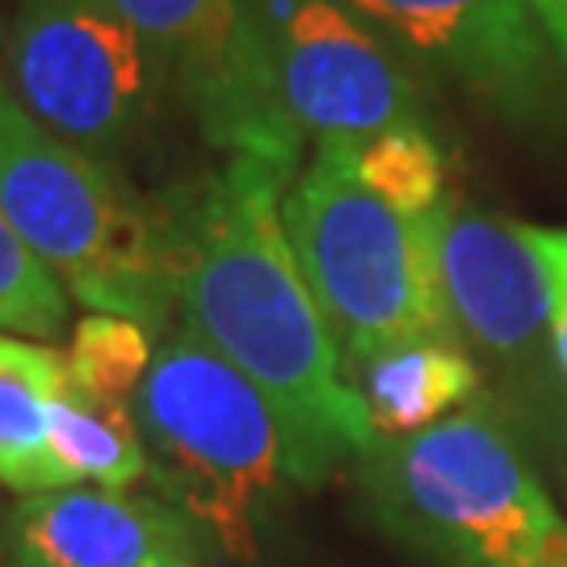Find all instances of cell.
<instances>
[{
	"instance_id": "21",
	"label": "cell",
	"mask_w": 567,
	"mask_h": 567,
	"mask_svg": "<svg viewBox=\"0 0 567 567\" xmlns=\"http://www.w3.org/2000/svg\"><path fill=\"white\" fill-rule=\"evenodd\" d=\"M4 550H9V522H0V559H4Z\"/></svg>"
},
{
	"instance_id": "6",
	"label": "cell",
	"mask_w": 567,
	"mask_h": 567,
	"mask_svg": "<svg viewBox=\"0 0 567 567\" xmlns=\"http://www.w3.org/2000/svg\"><path fill=\"white\" fill-rule=\"evenodd\" d=\"M0 72L51 135L110 168L164 93L152 51L105 0H21L0 42Z\"/></svg>"
},
{
	"instance_id": "5",
	"label": "cell",
	"mask_w": 567,
	"mask_h": 567,
	"mask_svg": "<svg viewBox=\"0 0 567 567\" xmlns=\"http://www.w3.org/2000/svg\"><path fill=\"white\" fill-rule=\"evenodd\" d=\"M358 463L379 517L446 567H543L567 529L492 408L379 437Z\"/></svg>"
},
{
	"instance_id": "16",
	"label": "cell",
	"mask_w": 567,
	"mask_h": 567,
	"mask_svg": "<svg viewBox=\"0 0 567 567\" xmlns=\"http://www.w3.org/2000/svg\"><path fill=\"white\" fill-rule=\"evenodd\" d=\"M353 164L358 177L404 215H433L446 203V164L425 126H395L358 143Z\"/></svg>"
},
{
	"instance_id": "20",
	"label": "cell",
	"mask_w": 567,
	"mask_h": 567,
	"mask_svg": "<svg viewBox=\"0 0 567 567\" xmlns=\"http://www.w3.org/2000/svg\"><path fill=\"white\" fill-rule=\"evenodd\" d=\"M543 567H567V529L550 543L547 559H543Z\"/></svg>"
},
{
	"instance_id": "1",
	"label": "cell",
	"mask_w": 567,
	"mask_h": 567,
	"mask_svg": "<svg viewBox=\"0 0 567 567\" xmlns=\"http://www.w3.org/2000/svg\"><path fill=\"white\" fill-rule=\"evenodd\" d=\"M299 168L227 156L164 219L173 299L189 328L265 395L286 480L320 487L379 442L282 224Z\"/></svg>"
},
{
	"instance_id": "18",
	"label": "cell",
	"mask_w": 567,
	"mask_h": 567,
	"mask_svg": "<svg viewBox=\"0 0 567 567\" xmlns=\"http://www.w3.org/2000/svg\"><path fill=\"white\" fill-rule=\"evenodd\" d=\"M534 248L543 257L547 269V290H550V349H555V362L564 365L567 374V231L564 227H529Z\"/></svg>"
},
{
	"instance_id": "8",
	"label": "cell",
	"mask_w": 567,
	"mask_h": 567,
	"mask_svg": "<svg viewBox=\"0 0 567 567\" xmlns=\"http://www.w3.org/2000/svg\"><path fill=\"white\" fill-rule=\"evenodd\" d=\"M152 51L173 93L210 147L299 168L303 131L282 110L244 0H105Z\"/></svg>"
},
{
	"instance_id": "10",
	"label": "cell",
	"mask_w": 567,
	"mask_h": 567,
	"mask_svg": "<svg viewBox=\"0 0 567 567\" xmlns=\"http://www.w3.org/2000/svg\"><path fill=\"white\" fill-rule=\"evenodd\" d=\"M437 282L454 332L496 358L529 353L550 324L547 269L529 224L487 215L454 194L437 206Z\"/></svg>"
},
{
	"instance_id": "3",
	"label": "cell",
	"mask_w": 567,
	"mask_h": 567,
	"mask_svg": "<svg viewBox=\"0 0 567 567\" xmlns=\"http://www.w3.org/2000/svg\"><path fill=\"white\" fill-rule=\"evenodd\" d=\"M282 224L341 349L344 374L391 344L454 337L437 282V210L404 215L358 177L353 147L320 143Z\"/></svg>"
},
{
	"instance_id": "22",
	"label": "cell",
	"mask_w": 567,
	"mask_h": 567,
	"mask_svg": "<svg viewBox=\"0 0 567 567\" xmlns=\"http://www.w3.org/2000/svg\"><path fill=\"white\" fill-rule=\"evenodd\" d=\"M161 567H203L198 559H173V564H161Z\"/></svg>"
},
{
	"instance_id": "13",
	"label": "cell",
	"mask_w": 567,
	"mask_h": 567,
	"mask_svg": "<svg viewBox=\"0 0 567 567\" xmlns=\"http://www.w3.org/2000/svg\"><path fill=\"white\" fill-rule=\"evenodd\" d=\"M63 391V353L0 332V484L21 496L68 487L51 454V404Z\"/></svg>"
},
{
	"instance_id": "17",
	"label": "cell",
	"mask_w": 567,
	"mask_h": 567,
	"mask_svg": "<svg viewBox=\"0 0 567 567\" xmlns=\"http://www.w3.org/2000/svg\"><path fill=\"white\" fill-rule=\"evenodd\" d=\"M68 290L60 278L21 244L0 210V332L30 341H60L68 332Z\"/></svg>"
},
{
	"instance_id": "9",
	"label": "cell",
	"mask_w": 567,
	"mask_h": 567,
	"mask_svg": "<svg viewBox=\"0 0 567 567\" xmlns=\"http://www.w3.org/2000/svg\"><path fill=\"white\" fill-rule=\"evenodd\" d=\"M505 118H543L559 55L526 0H349Z\"/></svg>"
},
{
	"instance_id": "23",
	"label": "cell",
	"mask_w": 567,
	"mask_h": 567,
	"mask_svg": "<svg viewBox=\"0 0 567 567\" xmlns=\"http://www.w3.org/2000/svg\"><path fill=\"white\" fill-rule=\"evenodd\" d=\"M9 567H30V564H13V559H9Z\"/></svg>"
},
{
	"instance_id": "2",
	"label": "cell",
	"mask_w": 567,
	"mask_h": 567,
	"mask_svg": "<svg viewBox=\"0 0 567 567\" xmlns=\"http://www.w3.org/2000/svg\"><path fill=\"white\" fill-rule=\"evenodd\" d=\"M0 210L68 299L126 316L152 337L173 316L164 219L143 210L110 164L51 135L0 72Z\"/></svg>"
},
{
	"instance_id": "4",
	"label": "cell",
	"mask_w": 567,
	"mask_h": 567,
	"mask_svg": "<svg viewBox=\"0 0 567 567\" xmlns=\"http://www.w3.org/2000/svg\"><path fill=\"white\" fill-rule=\"evenodd\" d=\"M135 421L164 501L227 559H252L286 480L282 429L261 391L177 320L156 344Z\"/></svg>"
},
{
	"instance_id": "15",
	"label": "cell",
	"mask_w": 567,
	"mask_h": 567,
	"mask_svg": "<svg viewBox=\"0 0 567 567\" xmlns=\"http://www.w3.org/2000/svg\"><path fill=\"white\" fill-rule=\"evenodd\" d=\"M152 358H156V341L143 324L126 316L89 311L63 344V383L105 412L135 416Z\"/></svg>"
},
{
	"instance_id": "14",
	"label": "cell",
	"mask_w": 567,
	"mask_h": 567,
	"mask_svg": "<svg viewBox=\"0 0 567 567\" xmlns=\"http://www.w3.org/2000/svg\"><path fill=\"white\" fill-rule=\"evenodd\" d=\"M51 454L68 487L131 492L152 475L140 421L89 404L68 383L51 404Z\"/></svg>"
},
{
	"instance_id": "7",
	"label": "cell",
	"mask_w": 567,
	"mask_h": 567,
	"mask_svg": "<svg viewBox=\"0 0 567 567\" xmlns=\"http://www.w3.org/2000/svg\"><path fill=\"white\" fill-rule=\"evenodd\" d=\"M265 72L290 122L320 143L425 126L416 84L344 0H244Z\"/></svg>"
},
{
	"instance_id": "12",
	"label": "cell",
	"mask_w": 567,
	"mask_h": 567,
	"mask_svg": "<svg viewBox=\"0 0 567 567\" xmlns=\"http://www.w3.org/2000/svg\"><path fill=\"white\" fill-rule=\"evenodd\" d=\"M344 379L358 391L379 437H408L437 425L454 408H463L480 386L475 362L458 349L454 337L391 344L383 353L365 358L362 365H353Z\"/></svg>"
},
{
	"instance_id": "11",
	"label": "cell",
	"mask_w": 567,
	"mask_h": 567,
	"mask_svg": "<svg viewBox=\"0 0 567 567\" xmlns=\"http://www.w3.org/2000/svg\"><path fill=\"white\" fill-rule=\"evenodd\" d=\"M210 550L198 522L161 496L55 487L9 513V559L30 567H161Z\"/></svg>"
},
{
	"instance_id": "24",
	"label": "cell",
	"mask_w": 567,
	"mask_h": 567,
	"mask_svg": "<svg viewBox=\"0 0 567 567\" xmlns=\"http://www.w3.org/2000/svg\"><path fill=\"white\" fill-rule=\"evenodd\" d=\"M0 42H4V39H0Z\"/></svg>"
},
{
	"instance_id": "19",
	"label": "cell",
	"mask_w": 567,
	"mask_h": 567,
	"mask_svg": "<svg viewBox=\"0 0 567 567\" xmlns=\"http://www.w3.org/2000/svg\"><path fill=\"white\" fill-rule=\"evenodd\" d=\"M526 4H529V13L538 18L550 47H555V55H559L564 76H567V0H526Z\"/></svg>"
}]
</instances>
